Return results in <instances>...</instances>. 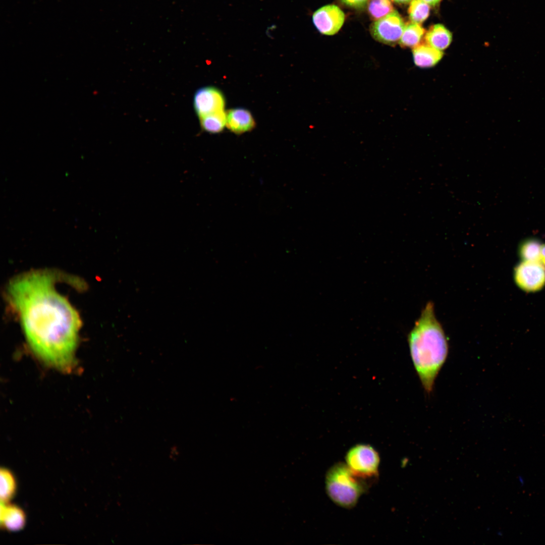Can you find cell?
<instances>
[{
    "label": "cell",
    "instance_id": "obj_1",
    "mask_svg": "<svg viewBox=\"0 0 545 545\" xmlns=\"http://www.w3.org/2000/svg\"><path fill=\"white\" fill-rule=\"evenodd\" d=\"M59 276L51 270L20 275L10 282L8 298L37 357L69 372L75 364L81 322L77 310L56 288Z\"/></svg>",
    "mask_w": 545,
    "mask_h": 545
},
{
    "label": "cell",
    "instance_id": "obj_2",
    "mask_svg": "<svg viewBox=\"0 0 545 545\" xmlns=\"http://www.w3.org/2000/svg\"><path fill=\"white\" fill-rule=\"evenodd\" d=\"M411 359L425 392L430 394L449 353L448 339L428 302L408 335Z\"/></svg>",
    "mask_w": 545,
    "mask_h": 545
},
{
    "label": "cell",
    "instance_id": "obj_3",
    "mask_svg": "<svg viewBox=\"0 0 545 545\" xmlns=\"http://www.w3.org/2000/svg\"><path fill=\"white\" fill-rule=\"evenodd\" d=\"M326 493L336 505L351 508L356 505L365 490V484L355 475L346 463L338 462L327 471L325 479Z\"/></svg>",
    "mask_w": 545,
    "mask_h": 545
},
{
    "label": "cell",
    "instance_id": "obj_4",
    "mask_svg": "<svg viewBox=\"0 0 545 545\" xmlns=\"http://www.w3.org/2000/svg\"><path fill=\"white\" fill-rule=\"evenodd\" d=\"M346 464L352 473L361 478L375 476L378 473L379 457L371 446L358 444L347 452Z\"/></svg>",
    "mask_w": 545,
    "mask_h": 545
},
{
    "label": "cell",
    "instance_id": "obj_5",
    "mask_svg": "<svg viewBox=\"0 0 545 545\" xmlns=\"http://www.w3.org/2000/svg\"><path fill=\"white\" fill-rule=\"evenodd\" d=\"M405 26L402 17L397 11L394 10L372 23L370 31L372 37L376 41L394 45L399 42Z\"/></svg>",
    "mask_w": 545,
    "mask_h": 545
},
{
    "label": "cell",
    "instance_id": "obj_6",
    "mask_svg": "<svg viewBox=\"0 0 545 545\" xmlns=\"http://www.w3.org/2000/svg\"><path fill=\"white\" fill-rule=\"evenodd\" d=\"M517 286L526 292H536L545 285V268L539 261H523L515 268Z\"/></svg>",
    "mask_w": 545,
    "mask_h": 545
},
{
    "label": "cell",
    "instance_id": "obj_7",
    "mask_svg": "<svg viewBox=\"0 0 545 545\" xmlns=\"http://www.w3.org/2000/svg\"><path fill=\"white\" fill-rule=\"evenodd\" d=\"M345 14L337 6H324L313 14L312 21L316 29L321 34L332 35L337 33L343 26Z\"/></svg>",
    "mask_w": 545,
    "mask_h": 545
},
{
    "label": "cell",
    "instance_id": "obj_8",
    "mask_svg": "<svg viewBox=\"0 0 545 545\" xmlns=\"http://www.w3.org/2000/svg\"><path fill=\"white\" fill-rule=\"evenodd\" d=\"M225 99L222 92L211 86L202 87L193 97L194 110L199 118L224 110Z\"/></svg>",
    "mask_w": 545,
    "mask_h": 545
},
{
    "label": "cell",
    "instance_id": "obj_9",
    "mask_svg": "<svg viewBox=\"0 0 545 545\" xmlns=\"http://www.w3.org/2000/svg\"><path fill=\"white\" fill-rule=\"evenodd\" d=\"M26 521V514L22 509L9 502H1L0 522L2 528L11 531H18L24 528Z\"/></svg>",
    "mask_w": 545,
    "mask_h": 545
},
{
    "label": "cell",
    "instance_id": "obj_10",
    "mask_svg": "<svg viewBox=\"0 0 545 545\" xmlns=\"http://www.w3.org/2000/svg\"><path fill=\"white\" fill-rule=\"evenodd\" d=\"M254 126L253 117L246 109L234 108L226 113V126L234 133L239 134L249 131Z\"/></svg>",
    "mask_w": 545,
    "mask_h": 545
},
{
    "label": "cell",
    "instance_id": "obj_11",
    "mask_svg": "<svg viewBox=\"0 0 545 545\" xmlns=\"http://www.w3.org/2000/svg\"><path fill=\"white\" fill-rule=\"evenodd\" d=\"M415 65L421 68H427L437 65L443 57V52L427 44H421L412 50Z\"/></svg>",
    "mask_w": 545,
    "mask_h": 545
},
{
    "label": "cell",
    "instance_id": "obj_12",
    "mask_svg": "<svg viewBox=\"0 0 545 545\" xmlns=\"http://www.w3.org/2000/svg\"><path fill=\"white\" fill-rule=\"evenodd\" d=\"M452 39L451 33L440 24L431 26L425 36L426 44L441 51L450 45Z\"/></svg>",
    "mask_w": 545,
    "mask_h": 545
},
{
    "label": "cell",
    "instance_id": "obj_13",
    "mask_svg": "<svg viewBox=\"0 0 545 545\" xmlns=\"http://www.w3.org/2000/svg\"><path fill=\"white\" fill-rule=\"evenodd\" d=\"M424 33L419 24L409 23L405 26L399 43L402 47L414 48L419 44Z\"/></svg>",
    "mask_w": 545,
    "mask_h": 545
},
{
    "label": "cell",
    "instance_id": "obj_14",
    "mask_svg": "<svg viewBox=\"0 0 545 545\" xmlns=\"http://www.w3.org/2000/svg\"><path fill=\"white\" fill-rule=\"evenodd\" d=\"M199 118L202 129L209 133H218L226 126V113L224 110L211 113Z\"/></svg>",
    "mask_w": 545,
    "mask_h": 545
},
{
    "label": "cell",
    "instance_id": "obj_15",
    "mask_svg": "<svg viewBox=\"0 0 545 545\" xmlns=\"http://www.w3.org/2000/svg\"><path fill=\"white\" fill-rule=\"evenodd\" d=\"M0 475L1 501L3 502H8L16 492V480L13 473L6 468H1Z\"/></svg>",
    "mask_w": 545,
    "mask_h": 545
},
{
    "label": "cell",
    "instance_id": "obj_16",
    "mask_svg": "<svg viewBox=\"0 0 545 545\" xmlns=\"http://www.w3.org/2000/svg\"><path fill=\"white\" fill-rule=\"evenodd\" d=\"M541 247L536 239H526L519 246V255L523 261H539Z\"/></svg>",
    "mask_w": 545,
    "mask_h": 545
},
{
    "label": "cell",
    "instance_id": "obj_17",
    "mask_svg": "<svg viewBox=\"0 0 545 545\" xmlns=\"http://www.w3.org/2000/svg\"><path fill=\"white\" fill-rule=\"evenodd\" d=\"M367 8L369 16L374 21L384 17L394 10L390 0H369Z\"/></svg>",
    "mask_w": 545,
    "mask_h": 545
},
{
    "label": "cell",
    "instance_id": "obj_18",
    "mask_svg": "<svg viewBox=\"0 0 545 545\" xmlns=\"http://www.w3.org/2000/svg\"><path fill=\"white\" fill-rule=\"evenodd\" d=\"M429 6L422 0H412L408 9L409 18L412 22L420 24L429 16Z\"/></svg>",
    "mask_w": 545,
    "mask_h": 545
},
{
    "label": "cell",
    "instance_id": "obj_19",
    "mask_svg": "<svg viewBox=\"0 0 545 545\" xmlns=\"http://www.w3.org/2000/svg\"><path fill=\"white\" fill-rule=\"evenodd\" d=\"M369 0H340L346 6L355 9H362L365 7Z\"/></svg>",
    "mask_w": 545,
    "mask_h": 545
},
{
    "label": "cell",
    "instance_id": "obj_20",
    "mask_svg": "<svg viewBox=\"0 0 545 545\" xmlns=\"http://www.w3.org/2000/svg\"><path fill=\"white\" fill-rule=\"evenodd\" d=\"M539 262L545 268V244L541 245Z\"/></svg>",
    "mask_w": 545,
    "mask_h": 545
},
{
    "label": "cell",
    "instance_id": "obj_21",
    "mask_svg": "<svg viewBox=\"0 0 545 545\" xmlns=\"http://www.w3.org/2000/svg\"><path fill=\"white\" fill-rule=\"evenodd\" d=\"M431 6H435L439 4L441 0H422Z\"/></svg>",
    "mask_w": 545,
    "mask_h": 545
},
{
    "label": "cell",
    "instance_id": "obj_22",
    "mask_svg": "<svg viewBox=\"0 0 545 545\" xmlns=\"http://www.w3.org/2000/svg\"><path fill=\"white\" fill-rule=\"evenodd\" d=\"M395 3L398 4H406L409 3L412 1V0H392Z\"/></svg>",
    "mask_w": 545,
    "mask_h": 545
}]
</instances>
